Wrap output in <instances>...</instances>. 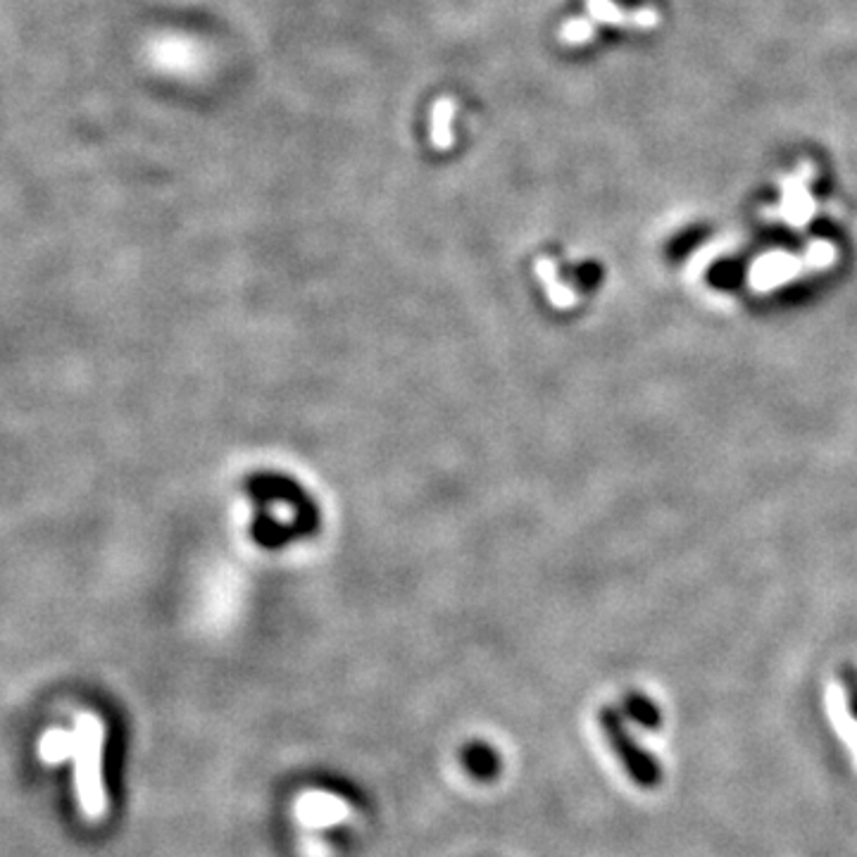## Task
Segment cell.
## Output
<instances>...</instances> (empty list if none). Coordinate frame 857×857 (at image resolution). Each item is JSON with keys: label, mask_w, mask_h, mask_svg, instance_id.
<instances>
[{"label": "cell", "mask_w": 857, "mask_h": 857, "mask_svg": "<svg viewBox=\"0 0 857 857\" xmlns=\"http://www.w3.org/2000/svg\"><path fill=\"white\" fill-rule=\"evenodd\" d=\"M74 789L79 807L88 820L106 815V787H102V727L94 717H84L74 748Z\"/></svg>", "instance_id": "1"}, {"label": "cell", "mask_w": 857, "mask_h": 857, "mask_svg": "<svg viewBox=\"0 0 857 857\" xmlns=\"http://www.w3.org/2000/svg\"><path fill=\"white\" fill-rule=\"evenodd\" d=\"M598 722H600V729L605 734V741H608V746L612 748L617 760L622 762L625 772L631 777L633 784H637L639 789H648V791L658 789L662 784V777H664L662 767L653 752L639 746V741L633 738V734L627 727L625 715L619 713L617 707L608 705L600 710Z\"/></svg>", "instance_id": "2"}, {"label": "cell", "mask_w": 857, "mask_h": 857, "mask_svg": "<svg viewBox=\"0 0 857 857\" xmlns=\"http://www.w3.org/2000/svg\"><path fill=\"white\" fill-rule=\"evenodd\" d=\"M748 279V260L746 258H722L715 260L705 272V282L715 291L734 293L744 289Z\"/></svg>", "instance_id": "3"}, {"label": "cell", "mask_w": 857, "mask_h": 857, "mask_svg": "<svg viewBox=\"0 0 857 857\" xmlns=\"http://www.w3.org/2000/svg\"><path fill=\"white\" fill-rule=\"evenodd\" d=\"M457 106L455 100L443 96L432 106V117H428V141L436 151H451L455 137H453V120H455Z\"/></svg>", "instance_id": "4"}, {"label": "cell", "mask_w": 857, "mask_h": 857, "mask_svg": "<svg viewBox=\"0 0 857 857\" xmlns=\"http://www.w3.org/2000/svg\"><path fill=\"white\" fill-rule=\"evenodd\" d=\"M463 764L465 770L479 781H491L500 774V756L484 741H471L463 750Z\"/></svg>", "instance_id": "5"}, {"label": "cell", "mask_w": 857, "mask_h": 857, "mask_svg": "<svg viewBox=\"0 0 857 857\" xmlns=\"http://www.w3.org/2000/svg\"><path fill=\"white\" fill-rule=\"evenodd\" d=\"M625 717H629L633 724H639L641 729L646 731H658L662 727V713L660 707L655 705V701H650L648 696H643V693H627L625 701Z\"/></svg>", "instance_id": "6"}, {"label": "cell", "mask_w": 857, "mask_h": 857, "mask_svg": "<svg viewBox=\"0 0 857 857\" xmlns=\"http://www.w3.org/2000/svg\"><path fill=\"white\" fill-rule=\"evenodd\" d=\"M710 229L707 227H688L684 231H679L676 236H672V241L664 246V258H668L670 262H684L686 258H691L696 250L710 239Z\"/></svg>", "instance_id": "7"}, {"label": "cell", "mask_w": 857, "mask_h": 857, "mask_svg": "<svg viewBox=\"0 0 857 857\" xmlns=\"http://www.w3.org/2000/svg\"><path fill=\"white\" fill-rule=\"evenodd\" d=\"M817 293H820L817 279H805V282H795V284H789L787 289L777 291L774 301L784 303V307H798V305L810 303L812 299H817Z\"/></svg>", "instance_id": "8"}, {"label": "cell", "mask_w": 857, "mask_h": 857, "mask_svg": "<svg viewBox=\"0 0 857 857\" xmlns=\"http://www.w3.org/2000/svg\"><path fill=\"white\" fill-rule=\"evenodd\" d=\"M69 748H72L69 736L63 734V731H57V734L46 736V741H43V746H41V756L48 764H55V762H61L67 756Z\"/></svg>", "instance_id": "9"}, {"label": "cell", "mask_w": 857, "mask_h": 857, "mask_svg": "<svg viewBox=\"0 0 857 857\" xmlns=\"http://www.w3.org/2000/svg\"><path fill=\"white\" fill-rule=\"evenodd\" d=\"M594 34H596L594 24L586 20H569L567 24H563V29H560V39L565 43H572V46H579V43L590 41Z\"/></svg>", "instance_id": "10"}, {"label": "cell", "mask_w": 857, "mask_h": 857, "mask_svg": "<svg viewBox=\"0 0 857 857\" xmlns=\"http://www.w3.org/2000/svg\"><path fill=\"white\" fill-rule=\"evenodd\" d=\"M600 282H603V270H600V264H596V262H586V264H582V268L574 270V286L584 293L596 291L600 286Z\"/></svg>", "instance_id": "11"}, {"label": "cell", "mask_w": 857, "mask_h": 857, "mask_svg": "<svg viewBox=\"0 0 857 857\" xmlns=\"http://www.w3.org/2000/svg\"><path fill=\"white\" fill-rule=\"evenodd\" d=\"M838 679H840V684H844V691H846L848 713L857 722V668H855V664H844V668L838 670Z\"/></svg>", "instance_id": "12"}, {"label": "cell", "mask_w": 857, "mask_h": 857, "mask_svg": "<svg viewBox=\"0 0 857 857\" xmlns=\"http://www.w3.org/2000/svg\"><path fill=\"white\" fill-rule=\"evenodd\" d=\"M586 8H588V12L590 14H594V18L596 20H600V22H625V18H622V12H619L612 3H610V0H586Z\"/></svg>", "instance_id": "13"}, {"label": "cell", "mask_w": 857, "mask_h": 857, "mask_svg": "<svg viewBox=\"0 0 857 857\" xmlns=\"http://www.w3.org/2000/svg\"><path fill=\"white\" fill-rule=\"evenodd\" d=\"M760 239H762V236H760ZM764 241H767V243H772V246L784 248V250H801V246H803L787 227L764 231Z\"/></svg>", "instance_id": "14"}]
</instances>
